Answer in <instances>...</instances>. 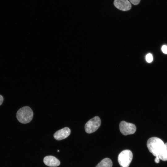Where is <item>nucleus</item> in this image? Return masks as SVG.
<instances>
[{
  "label": "nucleus",
  "instance_id": "nucleus-1",
  "mask_svg": "<svg viewBox=\"0 0 167 167\" xmlns=\"http://www.w3.org/2000/svg\"><path fill=\"white\" fill-rule=\"evenodd\" d=\"M147 147L152 155L159 157L163 153L165 148V143L160 138L157 137H152L148 140Z\"/></svg>",
  "mask_w": 167,
  "mask_h": 167
},
{
  "label": "nucleus",
  "instance_id": "nucleus-15",
  "mask_svg": "<svg viewBox=\"0 0 167 167\" xmlns=\"http://www.w3.org/2000/svg\"><path fill=\"white\" fill-rule=\"evenodd\" d=\"M160 161V159L158 157H156L155 159V161L156 163H159Z\"/></svg>",
  "mask_w": 167,
  "mask_h": 167
},
{
  "label": "nucleus",
  "instance_id": "nucleus-9",
  "mask_svg": "<svg viewBox=\"0 0 167 167\" xmlns=\"http://www.w3.org/2000/svg\"><path fill=\"white\" fill-rule=\"evenodd\" d=\"M113 163L111 160L108 158L103 159L96 167H112Z\"/></svg>",
  "mask_w": 167,
  "mask_h": 167
},
{
  "label": "nucleus",
  "instance_id": "nucleus-14",
  "mask_svg": "<svg viewBox=\"0 0 167 167\" xmlns=\"http://www.w3.org/2000/svg\"><path fill=\"white\" fill-rule=\"evenodd\" d=\"M3 101V96L0 95V105H1Z\"/></svg>",
  "mask_w": 167,
  "mask_h": 167
},
{
  "label": "nucleus",
  "instance_id": "nucleus-4",
  "mask_svg": "<svg viewBox=\"0 0 167 167\" xmlns=\"http://www.w3.org/2000/svg\"><path fill=\"white\" fill-rule=\"evenodd\" d=\"M101 124L100 118L97 116H95L88 121L85 124L84 128L86 132L90 134L95 132L98 129Z\"/></svg>",
  "mask_w": 167,
  "mask_h": 167
},
{
  "label": "nucleus",
  "instance_id": "nucleus-2",
  "mask_svg": "<svg viewBox=\"0 0 167 167\" xmlns=\"http://www.w3.org/2000/svg\"><path fill=\"white\" fill-rule=\"evenodd\" d=\"M33 113L32 109L29 106L23 107L17 111L16 118L18 121L23 124L29 122L32 120Z\"/></svg>",
  "mask_w": 167,
  "mask_h": 167
},
{
  "label": "nucleus",
  "instance_id": "nucleus-7",
  "mask_svg": "<svg viewBox=\"0 0 167 167\" xmlns=\"http://www.w3.org/2000/svg\"><path fill=\"white\" fill-rule=\"evenodd\" d=\"M71 131L68 127H65L57 131L54 135L55 139L58 140L64 139L70 134Z\"/></svg>",
  "mask_w": 167,
  "mask_h": 167
},
{
  "label": "nucleus",
  "instance_id": "nucleus-8",
  "mask_svg": "<svg viewBox=\"0 0 167 167\" xmlns=\"http://www.w3.org/2000/svg\"><path fill=\"white\" fill-rule=\"evenodd\" d=\"M44 164L49 167H57L60 165V161L56 157L49 156L45 157L43 160Z\"/></svg>",
  "mask_w": 167,
  "mask_h": 167
},
{
  "label": "nucleus",
  "instance_id": "nucleus-6",
  "mask_svg": "<svg viewBox=\"0 0 167 167\" xmlns=\"http://www.w3.org/2000/svg\"><path fill=\"white\" fill-rule=\"evenodd\" d=\"M113 4L117 8L122 11H128L131 7V3L128 0H114Z\"/></svg>",
  "mask_w": 167,
  "mask_h": 167
},
{
  "label": "nucleus",
  "instance_id": "nucleus-16",
  "mask_svg": "<svg viewBox=\"0 0 167 167\" xmlns=\"http://www.w3.org/2000/svg\"><path fill=\"white\" fill-rule=\"evenodd\" d=\"M59 150H58V152H59Z\"/></svg>",
  "mask_w": 167,
  "mask_h": 167
},
{
  "label": "nucleus",
  "instance_id": "nucleus-5",
  "mask_svg": "<svg viewBox=\"0 0 167 167\" xmlns=\"http://www.w3.org/2000/svg\"><path fill=\"white\" fill-rule=\"evenodd\" d=\"M119 129L124 135L133 134L136 131V127L133 124L122 121L119 124Z\"/></svg>",
  "mask_w": 167,
  "mask_h": 167
},
{
  "label": "nucleus",
  "instance_id": "nucleus-13",
  "mask_svg": "<svg viewBox=\"0 0 167 167\" xmlns=\"http://www.w3.org/2000/svg\"><path fill=\"white\" fill-rule=\"evenodd\" d=\"M161 50L164 53L167 54V45H163L161 48Z\"/></svg>",
  "mask_w": 167,
  "mask_h": 167
},
{
  "label": "nucleus",
  "instance_id": "nucleus-10",
  "mask_svg": "<svg viewBox=\"0 0 167 167\" xmlns=\"http://www.w3.org/2000/svg\"><path fill=\"white\" fill-rule=\"evenodd\" d=\"M165 151L162 155L159 158L160 159L164 161H167V143H165Z\"/></svg>",
  "mask_w": 167,
  "mask_h": 167
},
{
  "label": "nucleus",
  "instance_id": "nucleus-12",
  "mask_svg": "<svg viewBox=\"0 0 167 167\" xmlns=\"http://www.w3.org/2000/svg\"><path fill=\"white\" fill-rule=\"evenodd\" d=\"M134 5H137L139 4L140 0H129Z\"/></svg>",
  "mask_w": 167,
  "mask_h": 167
},
{
  "label": "nucleus",
  "instance_id": "nucleus-3",
  "mask_svg": "<svg viewBox=\"0 0 167 167\" xmlns=\"http://www.w3.org/2000/svg\"><path fill=\"white\" fill-rule=\"evenodd\" d=\"M133 158L132 152L129 150H125L119 154L118 161L121 167H128Z\"/></svg>",
  "mask_w": 167,
  "mask_h": 167
},
{
  "label": "nucleus",
  "instance_id": "nucleus-11",
  "mask_svg": "<svg viewBox=\"0 0 167 167\" xmlns=\"http://www.w3.org/2000/svg\"><path fill=\"white\" fill-rule=\"evenodd\" d=\"M146 60L148 63L151 62L153 60V57L151 54H148L146 56Z\"/></svg>",
  "mask_w": 167,
  "mask_h": 167
}]
</instances>
